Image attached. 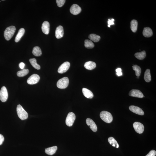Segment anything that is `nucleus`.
Instances as JSON below:
<instances>
[{
	"mask_svg": "<svg viewBox=\"0 0 156 156\" xmlns=\"http://www.w3.org/2000/svg\"><path fill=\"white\" fill-rule=\"evenodd\" d=\"M16 30L15 26H11L7 28L4 31V36L5 39L9 41L13 37Z\"/></svg>",
	"mask_w": 156,
	"mask_h": 156,
	"instance_id": "obj_1",
	"label": "nucleus"
},
{
	"mask_svg": "<svg viewBox=\"0 0 156 156\" xmlns=\"http://www.w3.org/2000/svg\"><path fill=\"white\" fill-rule=\"evenodd\" d=\"M100 116L102 119L106 123H110L112 121L113 117L112 114L106 111H103L101 112Z\"/></svg>",
	"mask_w": 156,
	"mask_h": 156,
	"instance_id": "obj_2",
	"label": "nucleus"
},
{
	"mask_svg": "<svg viewBox=\"0 0 156 156\" xmlns=\"http://www.w3.org/2000/svg\"><path fill=\"white\" fill-rule=\"evenodd\" d=\"M17 111L18 115L20 119L22 120L27 119L28 116V113L21 105H18L17 106Z\"/></svg>",
	"mask_w": 156,
	"mask_h": 156,
	"instance_id": "obj_3",
	"label": "nucleus"
},
{
	"mask_svg": "<svg viewBox=\"0 0 156 156\" xmlns=\"http://www.w3.org/2000/svg\"><path fill=\"white\" fill-rule=\"evenodd\" d=\"M69 80L68 78L66 77L63 78L59 80L57 83V86L59 88L64 89L68 86Z\"/></svg>",
	"mask_w": 156,
	"mask_h": 156,
	"instance_id": "obj_4",
	"label": "nucleus"
},
{
	"mask_svg": "<svg viewBox=\"0 0 156 156\" xmlns=\"http://www.w3.org/2000/svg\"><path fill=\"white\" fill-rule=\"evenodd\" d=\"M76 115L74 113L70 112L68 114L66 120V124L69 127L72 126L76 119Z\"/></svg>",
	"mask_w": 156,
	"mask_h": 156,
	"instance_id": "obj_5",
	"label": "nucleus"
},
{
	"mask_svg": "<svg viewBox=\"0 0 156 156\" xmlns=\"http://www.w3.org/2000/svg\"><path fill=\"white\" fill-rule=\"evenodd\" d=\"M8 98V93L6 87H3L0 91V100L2 102H6Z\"/></svg>",
	"mask_w": 156,
	"mask_h": 156,
	"instance_id": "obj_6",
	"label": "nucleus"
},
{
	"mask_svg": "<svg viewBox=\"0 0 156 156\" xmlns=\"http://www.w3.org/2000/svg\"><path fill=\"white\" fill-rule=\"evenodd\" d=\"M133 126L134 130L137 133L141 134L144 132V127L142 123L136 122L133 123Z\"/></svg>",
	"mask_w": 156,
	"mask_h": 156,
	"instance_id": "obj_7",
	"label": "nucleus"
},
{
	"mask_svg": "<svg viewBox=\"0 0 156 156\" xmlns=\"http://www.w3.org/2000/svg\"><path fill=\"white\" fill-rule=\"evenodd\" d=\"M40 77L37 74H34L28 79L27 82L30 85H34L38 82L40 80Z\"/></svg>",
	"mask_w": 156,
	"mask_h": 156,
	"instance_id": "obj_8",
	"label": "nucleus"
},
{
	"mask_svg": "<svg viewBox=\"0 0 156 156\" xmlns=\"http://www.w3.org/2000/svg\"><path fill=\"white\" fill-rule=\"evenodd\" d=\"M70 67V63L69 62H64L59 67L58 72L61 74L65 73L69 69Z\"/></svg>",
	"mask_w": 156,
	"mask_h": 156,
	"instance_id": "obj_9",
	"label": "nucleus"
},
{
	"mask_svg": "<svg viewBox=\"0 0 156 156\" xmlns=\"http://www.w3.org/2000/svg\"><path fill=\"white\" fill-rule=\"evenodd\" d=\"M129 95L130 96L139 98H142L144 97L143 93L138 90H132L129 93Z\"/></svg>",
	"mask_w": 156,
	"mask_h": 156,
	"instance_id": "obj_10",
	"label": "nucleus"
},
{
	"mask_svg": "<svg viewBox=\"0 0 156 156\" xmlns=\"http://www.w3.org/2000/svg\"><path fill=\"white\" fill-rule=\"evenodd\" d=\"M130 110L133 112L139 115H143L144 114V112L139 107L134 105H131L129 107Z\"/></svg>",
	"mask_w": 156,
	"mask_h": 156,
	"instance_id": "obj_11",
	"label": "nucleus"
},
{
	"mask_svg": "<svg viewBox=\"0 0 156 156\" xmlns=\"http://www.w3.org/2000/svg\"><path fill=\"white\" fill-rule=\"evenodd\" d=\"M70 10L72 14L76 15L81 12L82 9L78 5L73 4L71 7Z\"/></svg>",
	"mask_w": 156,
	"mask_h": 156,
	"instance_id": "obj_12",
	"label": "nucleus"
},
{
	"mask_svg": "<svg viewBox=\"0 0 156 156\" xmlns=\"http://www.w3.org/2000/svg\"><path fill=\"white\" fill-rule=\"evenodd\" d=\"M88 126H89L93 132H96L97 131V127L94 122L90 118H88L86 120Z\"/></svg>",
	"mask_w": 156,
	"mask_h": 156,
	"instance_id": "obj_13",
	"label": "nucleus"
},
{
	"mask_svg": "<svg viewBox=\"0 0 156 156\" xmlns=\"http://www.w3.org/2000/svg\"><path fill=\"white\" fill-rule=\"evenodd\" d=\"M64 34L63 28L62 26H59L56 28L55 31V36L56 38L59 39L63 37Z\"/></svg>",
	"mask_w": 156,
	"mask_h": 156,
	"instance_id": "obj_14",
	"label": "nucleus"
},
{
	"mask_svg": "<svg viewBox=\"0 0 156 156\" xmlns=\"http://www.w3.org/2000/svg\"><path fill=\"white\" fill-rule=\"evenodd\" d=\"M42 30L43 33L46 35H48L49 33L50 24L47 21H45L43 23L42 26Z\"/></svg>",
	"mask_w": 156,
	"mask_h": 156,
	"instance_id": "obj_15",
	"label": "nucleus"
},
{
	"mask_svg": "<svg viewBox=\"0 0 156 156\" xmlns=\"http://www.w3.org/2000/svg\"><path fill=\"white\" fill-rule=\"evenodd\" d=\"M96 64L95 62L91 61L86 62L84 64V67L86 69L89 70H92L96 67Z\"/></svg>",
	"mask_w": 156,
	"mask_h": 156,
	"instance_id": "obj_16",
	"label": "nucleus"
},
{
	"mask_svg": "<svg viewBox=\"0 0 156 156\" xmlns=\"http://www.w3.org/2000/svg\"><path fill=\"white\" fill-rule=\"evenodd\" d=\"M82 91L84 95L87 98L91 99L94 96L93 93L88 89L83 88L82 89Z\"/></svg>",
	"mask_w": 156,
	"mask_h": 156,
	"instance_id": "obj_17",
	"label": "nucleus"
},
{
	"mask_svg": "<svg viewBox=\"0 0 156 156\" xmlns=\"http://www.w3.org/2000/svg\"><path fill=\"white\" fill-rule=\"evenodd\" d=\"M57 147L54 146L45 149L46 153L47 155H52L55 153L57 150Z\"/></svg>",
	"mask_w": 156,
	"mask_h": 156,
	"instance_id": "obj_18",
	"label": "nucleus"
},
{
	"mask_svg": "<svg viewBox=\"0 0 156 156\" xmlns=\"http://www.w3.org/2000/svg\"><path fill=\"white\" fill-rule=\"evenodd\" d=\"M143 34L145 37H149L153 35V32L150 28L146 27L143 29Z\"/></svg>",
	"mask_w": 156,
	"mask_h": 156,
	"instance_id": "obj_19",
	"label": "nucleus"
},
{
	"mask_svg": "<svg viewBox=\"0 0 156 156\" xmlns=\"http://www.w3.org/2000/svg\"><path fill=\"white\" fill-rule=\"evenodd\" d=\"M25 30L24 28H21L19 30L17 35L16 36L15 39V42L17 43L20 40L21 38L24 35Z\"/></svg>",
	"mask_w": 156,
	"mask_h": 156,
	"instance_id": "obj_20",
	"label": "nucleus"
},
{
	"mask_svg": "<svg viewBox=\"0 0 156 156\" xmlns=\"http://www.w3.org/2000/svg\"><path fill=\"white\" fill-rule=\"evenodd\" d=\"M130 24V28L132 31L134 33H135L137 30L138 24L137 21L136 20H133L131 21Z\"/></svg>",
	"mask_w": 156,
	"mask_h": 156,
	"instance_id": "obj_21",
	"label": "nucleus"
},
{
	"mask_svg": "<svg viewBox=\"0 0 156 156\" xmlns=\"http://www.w3.org/2000/svg\"><path fill=\"white\" fill-rule=\"evenodd\" d=\"M32 53L33 54L36 56H41L42 54V52L40 48L38 46L35 47L33 48Z\"/></svg>",
	"mask_w": 156,
	"mask_h": 156,
	"instance_id": "obj_22",
	"label": "nucleus"
},
{
	"mask_svg": "<svg viewBox=\"0 0 156 156\" xmlns=\"http://www.w3.org/2000/svg\"><path fill=\"white\" fill-rule=\"evenodd\" d=\"M135 57L136 58L140 60H142L145 58L146 56V52L143 51L140 52H138L135 53Z\"/></svg>",
	"mask_w": 156,
	"mask_h": 156,
	"instance_id": "obj_23",
	"label": "nucleus"
},
{
	"mask_svg": "<svg viewBox=\"0 0 156 156\" xmlns=\"http://www.w3.org/2000/svg\"><path fill=\"white\" fill-rule=\"evenodd\" d=\"M108 141L109 143L112 146L116 148H119V144L114 138L111 137L108 138Z\"/></svg>",
	"mask_w": 156,
	"mask_h": 156,
	"instance_id": "obj_24",
	"label": "nucleus"
},
{
	"mask_svg": "<svg viewBox=\"0 0 156 156\" xmlns=\"http://www.w3.org/2000/svg\"><path fill=\"white\" fill-rule=\"evenodd\" d=\"M144 80L146 82H149L151 80V76L150 71L149 69L146 70L144 76Z\"/></svg>",
	"mask_w": 156,
	"mask_h": 156,
	"instance_id": "obj_25",
	"label": "nucleus"
},
{
	"mask_svg": "<svg viewBox=\"0 0 156 156\" xmlns=\"http://www.w3.org/2000/svg\"><path fill=\"white\" fill-rule=\"evenodd\" d=\"M89 38L91 40L95 42H99L101 38L100 36L95 34H91L89 35Z\"/></svg>",
	"mask_w": 156,
	"mask_h": 156,
	"instance_id": "obj_26",
	"label": "nucleus"
},
{
	"mask_svg": "<svg viewBox=\"0 0 156 156\" xmlns=\"http://www.w3.org/2000/svg\"><path fill=\"white\" fill-rule=\"evenodd\" d=\"M29 61L31 65L35 68L38 70L40 69V66L37 63V60L35 58L30 59Z\"/></svg>",
	"mask_w": 156,
	"mask_h": 156,
	"instance_id": "obj_27",
	"label": "nucleus"
},
{
	"mask_svg": "<svg viewBox=\"0 0 156 156\" xmlns=\"http://www.w3.org/2000/svg\"><path fill=\"white\" fill-rule=\"evenodd\" d=\"M29 72V70L28 69H23L17 72V76L19 77H24L28 74Z\"/></svg>",
	"mask_w": 156,
	"mask_h": 156,
	"instance_id": "obj_28",
	"label": "nucleus"
},
{
	"mask_svg": "<svg viewBox=\"0 0 156 156\" xmlns=\"http://www.w3.org/2000/svg\"><path fill=\"white\" fill-rule=\"evenodd\" d=\"M85 46L88 49H92L94 47V44L92 41L87 39L85 41Z\"/></svg>",
	"mask_w": 156,
	"mask_h": 156,
	"instance_id": "obj_29",
	"label": "nucleus"
},
{
	"mask_svg": "<svg viewBox=\"0 0 156 156\" xmlns=\"http://www.w3.org/2000/svg\"><path fill=\"white\" fill-rule=\"evenodd\" d=\"M133 69L135 71L136 76L137 77H139L140 76L141 69L139 66L137 65H134L132 66Z\"/></svg>",
	"mask_w": 156,
	"mask_h": 156,
	"instance_id": "obj_30",
	"label": "nucleus"
},
{
	"mask_svg": "<svg viewBox=\"0 0 156 156\" xmlns=\"http://www.w3.org/2000/svg\"><path fill=\"white\" fill-rule=\"evenodd\" d=\"M65 1V0H57L56 2L58 6L60 7L63 6Z\"/></svg>",
	"mask_w": 156,
	"mask_h": 156,
	"instance_id": "obj_31",
	"label": "nucleus"
},
{
	"mask_svg": "<svg viewBox=\"0 0 156 156\" xmlns=\"http://www.w3.org/2000/svg\"><path fill=\"white\" fill-rule=\"evenodd\" d=\"M156 155V152L155 150H152L149 152V153L146 156H155Z\"/></svg>",
	"mask_w": 156,
	"mask_h": 156,
	"instance_id": "obj_32",
	"label": "nucleus"
},
{
	"mask_svg": "<svg viewBox=\"0 0 156 156\" xmlns=\"http://www.w3.org/2000/svg\"><path fill=\"white\" fill-rule=\"evenodd\" d=\"M114 19H112L111 20L109 19L108 20V21L107 22L108 23V26L109 27H110V26L111 25H113L114 24Z\"/></svg>",
	"mask_w": 156,
	"mask_h": 156,
	"instance_id": "obj_33",
	"label": "nucleus"
},
{
	"mask_svg": "<svg viewBox=\"0 0 156 156\" xmlns=\"http://www.w3.org/2000/svg\"><path fill=\"white\" fill-rule=\"evenodd\" d=\"M4 140V138L3 136L0 134V145H1L3 143Z\"/></svg>",
	"mask_w": 156,
	"mask_h": 156,
	"instance_id": "obj_34",
	"label": "nucleus"
},
{
	"mask_svg": "<svg viewBox=\"0 0 156 156\" xmlns=\"http://www.w3.org/2000/svg\"><path fill=\"white\" fill-rule=\"evenodd\" d=\"M25 64L23 62H21L19 64V67L20 69H24L25 67Z\"/></svg>",
	"mask_w": 156,
	"mask_h": 156,
	"instance_id": "obj_35",
	"label": "nucleus"
},
{
	"mask_svg": "<svg viewBox=\"0 0 156 156\" xmlns=\"http://www.w3.org/2000/svg\"><path fill=\"white\" fill-rule=\"evenodd\" d=\"M116 74L118 76H121L123 74L121 72H120L116 73Z\"/></svg>",
	"mask_w": 156,
	"mask_h": 156,
	"instance_id": "obj_36",
	"label": "nucleus"
},
{
	"mask_svg": "<svg viewBox=\"0 0 156 156\" xmlns=\"http://www.w3.org/2000/svg\"><path fill=\"white\" fill-rule=\"evenodd\" d=\"M121 68H118L116 70V73L120 72H121Z\"/></svg>",
	"mask_w": 156,
	"mask_h": 156,
	"instance_id": "obj_37",
	"label": "nucleus"
},
{
	"mask_svg": "<svg viewBox=\"0 0 156 156\" xmlns=\"http://www.w3.org/2000/svg\"><path fill=\"white\" fill-rule=\"evenodd\" d=\"M137 78H139V77H137Z\"/></svg>",
	"mask_w": 156,
	"mask_h": 156,
	"instance_id": "obj_38",
	"label": "nucleus"
}]
</instances>
